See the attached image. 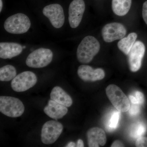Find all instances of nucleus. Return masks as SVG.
Here are the masks:
<instances>
[{
    "label": "nucleus",
    "instance_id": "4be33fe9",
    "mask_svg": "<svg viewBox=\"0 0 147 147\" xmlns=\"http://www.w3.org/2000/svg\"><path fill=\"white\" fill-rule=\"evenodd\" d=\"M135 144L137 147H147V137H139L136 141Z\"/></svg>",
    "mask_w": 147,
    "mask_h": 147
},
{
    "label": "nucleus",
    "instance_id": "b1692460",
    "mask_svg": "<svg viewBox=\"0 0 147 147\" xmlns=\"http://www.w3.org/2000/svg\"><path fill=\"white\" fill-rule=\"evenodd\" d=\"M135 95L139 105H142L143 104L144 101V97L143 94L141 92L137 91L135 92Z\"/></svg>",
    "mask_w": 147,
    "mask_h": 147
},
{
    "label": "nucleus",
    "instance_id": "412c9836",
    "mask_svg": "<svg viewBox=\"0 0 147 147\" xmlns=\"http://www.w3.org/2000/svg\"><path fill=\"white\" fill-rule=\"evenodd\" d=\"M146 130V126L142 123H138L133 125L131 127L130 134L132 137L138 138L142 137Z\"/></svg>",
    "mask_w": 147,
    "mask_h": 147
},
{
    "label": "nucleus",
    "instance_id": "6ab92c4d",
    "mask_svg": "<svg viewBox=\"0 0 147 147\" xmlns=\"http://www.w3.org/2000/svg\"><path fill=\"white\" fill-rule=\"evenodd\" d=\"M16 75V69L13 66L8 65L0 68V80L1 82L12 80Z\"/></svg>",
    "mask_w": 147,
    "mask_h": 147
},
{
    "label": "nucleus",
    "instance_id": "f03ea898",
    "mask_svg": "<svg viewBox=\"0 0 147 147\" xmlns=\"http://www.w3.org/2000/svg\"><path fill=\"white\" fill-rule=\"evenodd\" d=\"M31 22L26 14L18 13L9 16L6 20L4 27L6 31L12 34H22L28 31Z\"/></svg>",
    "mask_w": 147,
    "mask_h": 147
},
{
    "label": "nucleus",
    "instance_id": "0eeeda50",
    "mask_svg": "<svg viewBox=\"0 0 147 147\" xmlns=\"http://www.w3.org/2000/svg\"><path fill=\"white\" fill-rule=\"evenodd\" d=\"M37 82L36 75L31 71L19 74L12 80L11 87L14 91L23 92L34 86Z\"/></svg>",
    "mask_w": 147,
    "mask_h": 147
},
{
    "label": "nucleus",
    "instance_id": "2eb2a0df",
    "mask_svg": "<svg viewBox=\"0 0 147 147\" xmlns=\"http://www.w3.org/2000/svg\"><path fill=\"white\" fill-rule=\"evenodd\" d=\"M43 110L47 116L56 120L62 118L68 112L67 107L59 104L52 99L49 100L48 104Z\"/></svg>",
    "mask_w": 147,
    "mask_h": 147
},
{
    "label": "nucleus",
    "instance_id": "1a4fd4ad",
    "mask_svg": "<svg viewBox=\"0 0 147 147\" xmlns=\"http://www.w3.org/2000/svg\"><path fill=\"white\" fill-rule=\"evenodd\" d=\"M42 13L49 19L54 28L58 29L63 26L65 16L62 7L59 4H53L45 6Z\"/></svg>",
    "mask_w": 147,
    "mask_h": 147
},
{
    "label": "nucleus",
    "instance_id": "393cba45",
    "mask_svg": "<svg viewBox=\"0 0 147 147\" xmlns=\"http://www.w3.org/2000/svg\"><path fill=\"white\" fill-rule=\"evenodd\" d=\"M142 16L145 23L147 25V1L144 3L142 9Z\"/></svg>",
    "mask_w": 147,
    "mask_h": 147
},
{
    "label": "nucleus",
    "instance_id": "20e7f679",
    "mask_svg": "<svg viewBox=\"0 0 147 147\" xmlns=\"http://www.w3.org/2000/svg\"><path fill=\"white\" fill-rule=\"evenodd\" d=\"M106 94L113 106L117 110L126 112L130 108L128 98L117 86L111 84L106 89Z\"/></svg>",
    "mask_w": 147,
    "mask_h": 147
},
{
    "label": "nucleus",
    "instance_id": "a211bd4d",
    "mask_svg": "<svg viewBox=\"0 0 147 147\" xmlns=\"http://www.w3.org/2000/svg\"><path fill=\"white\" fill-rule=\"evenodd\" d=\"M137 35L136 33L132 32L124 37L118 42L119 49L125 55H128L134 42H136Z\"/></svg>",
    "mask_w": 147,
    "mask_h": 147
},
{
    "label": "nucleus",
    "instance_id": "5701e85b",
    "mask_svg": "<svg viewBox=\"0 0 147 147\" xmlns=\"http://www.w3.org/2000/svg\"><path fill=\"white\" fill-rule=\"evenodd\" d=\"M129 113L131 115L135 116L139 114L140 112V109L139 104H133L130 107L129 109Z\"/></svg>",
    "mask_w": 147,
    "mask_h": 147
},
{
    "label": "nucleus",
    "instance_id": "bb28decb",
    "mask_svg": "<svg viewBox=\"0 0 147 147\" xmlns=\"http://www.w3.org/2000/svg\"><path fill=\"white\" fill-rule=\"evenodd\" d=\"M129 98L130 101H131L132 104H139V102H138V100H137V98H136L135 96H134L133 95H129Z\"/></svg>",
    "mask_w": 147,
    "mask_h": 147
},
{
    "label": "nucleus",
    "instance_id": "4468645a",
    "mask_svg": "<svg viewBox=\"0 0 147 147\" xmlns=\"http://www.w3.org/2000/svg\"><path fill=\"white\" fill-rule=\"evenodd\" d=\"M23 47L16 42H2L0 43V58L11 59L21 54Z\"/></svg>",
    "mask_w": 147,
    "mask_h": 147
},
{
    "label": "nucleus",
    "instance_id": "dca6fc26",
    "mask_svg": "<svg viewBox=\"0 0 147 147\" xmlns=\"http://www.w3.org/2000/svg\"><path fill=\"white\" fill-rule=\"evenodd\" d=\"M50 98L59 104L67 107L71 106L73 102L70 96L59 86L53 88L50 93Z\"/></svg>",
    "mask_w": 147,
    "mask_h": 147
},
{
    "label": "nucleus",
    "instance_id": "9d476101",
    "mask_svg": "<svg viewBox=\"0 0 147 147\" xmlns=\"http://www.w3.org/2000/svg\"><path fill=\"white\" fill-rule=\"evenodd\" d=\"M144 44L141 41L134 42L128 54V63L129 69L132 72H136L140 69L142 59L145 53Z\"/></svg>",
    "mask_w": 147,
    "mask_h": 147
},
{
    "label": "nucleus",
    "instance_id": "f257e3e1",
    "mask_svg": "<svg viewBox=\"0 0 147 147\" xmlns=\"http://www.w3.org/2000/svg\"><path fill=\"white\" fill-rule=\"evenodd\" d=\"M100 49V43L94 37L91 36L85 37L77 48V59L81 63H89L98 53Z\"/></svg>",
    "mask_w": 147,
    "mask_h": 147
},
{
    "label": "nucleus",
    "instance_id": "9b49d317",
    "mask_svg": "<svg viewBox=\"0 0 147 147\" xmlns=\"http://www.w3.org/2000/svg\"><path fill=\"white\" fill-rule=\"evenodd\" d=\"M86 8L84 0H73L69 7V22L72 28L79 26Z\"/></svg>",
    "mask_w": 147,
    "mask_h": 147
},
{
    "label": "nucleus",
    "instance_id": "f3484780",
    "mask_svg": "<svg viewBox=\"0 0 147 147\" xmlns=\"http://www.w3.org/2000/svg\"><path fill=\"white\" fill-rule=\"evenodd\" d=\"M131 2L132 0H112L113 12L117 16H125L130 9Z\"/></svg>",
    "mask_w": 147,
    "mask_h": 147
},
{
    "label": "nucleus",
    "instance_id": "c756f323",
    "mask_svg": "<svg viewBox=\"0 0 147 147\" xmlns=\"http://www.w3.org/2000/svg\"><path fill=\"white\" fill-rule=\"evenodd\" d=\"M3 7V2L2 0H0V12L1 11Z\"/></svg>",
    "mask_w": 147,
    "mask_h": 147
},
{
    "label": "nucleus",
    "instance_id": "c85d7f7f",
    "mask_svg": "<svg viewBox=\"0 0 147 147\" xmlns=\"http://www.w3.org/2000/svg\"><path fill=\"white\" fill-rule=\"evenodd\" d=\"M76 146V144L73 142H70L68 143L66 147H74Z\"/></svg>",
    "mask_w": 147,
    "mask_h": 147
},
{
    "label": "nucleus",
    "instance_id": "ddd939ff",
    "mask_svg": "<svg viewBox=\"0 0 147 147\" xmlns=\"http://www.w3.org/2000/svg\"><path fill=\"white\" fill-rule=\"evenodd\" d=\"M87 137L89 147L102 146L106 144V134L102 129L97 127L90 129L87 132Z\"/></svg>",
    "mask_w": 147,
    "mask_h": 147
},
{
    "label": "nucleus",
    "instance_id": "6e6552de",
    "mask_svg": "<svg viewBox=\"0 0 147 147\" xmlns=\"http://www.w3.org/2000/svg\"><path fill=\"white\" fill-rule=\"evenodd\" d=\"M127 33L126 28L120 23L114 22L105 25L102 30L103 40L107 42H113L123 38Z\"/></svg>",
    "mask_w": 147,
    "mask_h": 147
},
{
    "label": "nucleus",
    "instance_id": "cd10ccee",
    "mask_svg": "<svg viewBox=\"0 0 147 147\" xmlns=\"http://www.w3.org/2000/svg\"><path fill=\"white\" fill-rule=\"evenodd\" d=\"M76 147H84V142L82 139H79L77 141V144H76Z\"/></svg>",
    "mask_w": 147,
    "mask_h": 147
},
{
    "label": "nucleus",
    "instance_id": "a878e982",
    "mask_svg": "<svg viewBox=\"0 0 147 147\" xmlns=\"http://www.w3.org/2000/svg\"><path fill=\"white\" fill-rule=\"evenodd\" d=\"M111 147H124V144L119 140H116L113 142V144L111 145Z\"/></svg>",
    "mask_w": 147,
    "mask_h": 147
},
{
    "label": "nucleus",
    "instance_id": "423d86ee",
    "mask_svg": "<svg viewBox=\"0 0 147 147\" xmlns=\"http://www.w3.org/2000/svg\"><path fill=\"white\" fill-rule=\"evenodd\" d=\"M63 126L57 121H48L42 126L41 133V140L46 145L53 144L59 139L63 130Z\"/></svg>",
    "mask_w": 147,
    "mask_h": 147
},
{
    "label": "nucleus",
    "instance_id": "39448f33",
    "mask_svg": "<svg viewBox=\"0 0 147 147\" xmlns=\"http://www.w3.org/2000/svg\"><path fill=\"white\" fill-rule=\"evenodd\" d=\"M53 56V52L50 49L39 48L33 51L28 56L26 64L32 68H42L51 63Z\"/></svg>",
    "mask_w": 147,
    "mask_h": 147
},
{
    "label": "nucleus",
    "instance_id": "7ed1b4c3",
    "mask_svg": "<svg viewBox=\"0 0 147 147\" xmlns=\"http://www.w3.org/2000/svg\"><path fill=\"white\" fill-rule=\"evenodd\" d=\"M25 111V107L20 99L12 96L0 97V111L10 117H20Z\"/></svg>",
    "mask_w": 147,
    "mask_h": 147
},
{
    "label": "nucleus",
    "instance_id": "aec40b11",
    "mask_svg": "<svg viewBox=\"0 0 147 147\" xmlns=\"http://www.w3.org/2000/svg\"><path fill=\"white\" fill-rule=\"evenodd\" d=\"M120 116V111L118 110L113 112L107 124L106 128L108 131H113L117 128Z\"/></svg>",
    "mask_w": 147,
    "mask_h": 147
},
{
    "label": "nucleus",
    "instance_id": "f8f14e48",
    "mask_svg": "<svg viewBox=\"0 0 147 147\" xmlns=\"http://www.w3.org/2000/svg\"><path fill=\"white\" fill-rule=\"evenodd\" d=\"M78 76L85 82H94L102 80L105 73L101 68L94 69L89 65H82L77 70Z\"/></svg>",
    "mask_w": 147,
    "mask_h": 147
}]
</instances>
